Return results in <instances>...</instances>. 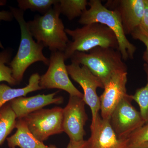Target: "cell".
Masks as SVG:
<instances>
[{
    "mask_svg": "<svg viewBox=\"0 0 148 148\" xmlns=\"http://www.w3.org/2000/svg\"><path fill=\"white\" fill-rule=\"evenodd\" d=\"M58 2L42 16L37 15L27 22L32 37L37 42L49 48L52 51L64 52L69 41L64 23L60 18Z\"/></svg>",
    "mask_w": 148,
    "mask_h": 148,
    "instance_id": "1",
    "label": "cell"
},
{
    "mask_svg": "<svg viewBox=\"0 0 148 148\" xmlns=\"http://www.w3.org/2000/svg\"><path fill=\"white\" fill-rule=\"evenodd\" d=\"M72 38L64 51L65 60L71 58L76 51L86 52L97 47L111 48L119 50L116 36L110 28L98 23L84 25L75 30L65 29Z\"/></svg>",
    "mask_w": 148,
    "mask_h": 148,
    "instance_id": "2",
    "label": "cell"
},
{
    "mask_svg": "<svg viewBox=\"0 0 148 148\" xmlns=\"http://www.w3.org/2000/svg\"><path fill=\"white\" fill-rule=\"evenodd\" d=\"M70 59L71 62L87 67L104 86L115 73L127 71L119 51L111 48L95 47L88 53L76 51Z\"/></svg>",
    "mask_w": 148,
    "mask_h": 148,
    "instance_id": "3",
    "label": "cell"
},
{
    "mask_svg": "<svg viewBox=\"0 0 148 148\" xmlns=\"http://www.w3.org/2000/svg\"><path fill=\"white\" fill-rule=\"evenodd\" d=\"M11 10L21 30V41L18 51L10 63L12 77L19 84L23 79L24 73L29 66L39 61L49 66V59L43 53L44 46L36 42L30 34L27 22L24 19V12L19 9L13 8H12Z\"/></svg>",
    "mask_w": 148,
    "mask_h": 148,
    "instance_id": "4",
    "label": "cell"
},
{
    "mask_svg": "<svg viewBox=\"0 0 148 148\" xmlns=\"http://www.w3.org/2000/svg\"><path fill=\"white\" fill-rule=\"evenodd\" d=\"M88 5L90 8L83 13L79 20V23L84 26L93 23L106 25L116 36L119 51L123 61L133 59L137 48L127 39L118 13L107 8L100 0H90Z\"/></svg>",
    "mask_w": 148,
    "mask_h": 148,
    "instance_id": "5",
    "label": "cell"
},
{
    "mask_svg": "<svg viewBox=\"0 0 148 148\" xmlns=\"http://www.w3.org/2000/svg\"><path fill=\"white\" fill-rule=\"evenodd\" d=\"M63 117V108L56 107L50 109H41L22 119L32 135L43 142L51 135L64 132Z\"/></svg>",
    "mask_w": 148,
    "mask_h": 148,
    "instance_id": "6",
    "label": "cell"
},
{
    "mask_svg": "<svg viewBox=\"0 0 148 148\" xmlns=\"http://www.w3.org/2000/svg\"><path fill=\"white\" fill-rule=\"evenodd\" d=\"M65 61L64 52H51L47 71L40 76V86L42 89H61L68 92L70 95L83 98V94L73 84L69 78Z\"/></svg>",
    "mask_w": 148,
    "mask_h": 148,
    "instance_id": "7",
    "label": "cell"
},
{
    "mask_svg": "<svg viewBox=\"0 0 148 148\" xmlns=\"http://www.w3.org/2000/svg\"><path fill=\"white\" fill-rule=\"evenodd\" d=\"M66 68L72 79L82 88L84 91L83 99L91 110V124H93L101 108L100 97L97 94V89L98 88H104V85L86 66H80L79 64L71 62V64L66 66Z\"/></svg>",
    "mask_w": 148,
    "mask_h": 148,
    "instance_id": "8",
    "label": "cell"
},
{
    "mask_svg": "<svg viewBox=\"0 0 148 148\" xmlns=\"http://www.w3.org/2000/svg\"><path fill=\"white\" fill-rule=\"evenodd\" d=\"M132 95H127L119 103L111 114L110 121L118 137L127 139L130 134L145 124L138 112L131 104Z\"/></svg>",
    "mask_w": 148,
    "mask_h": 148,
    "instance_id": "9",
    "label": "cell"
},
{
    "mask_svg": "<svg viewBox=\"0 0 148 148\" xmlns=\"http://www.w3.org/2000/svg\"><path fill=\"white\" fill-rule=\"evenodd\" d=\"M86 103L83 98L70 95L67 106L63 109V131L70 140L80 142L84 140V127L88 120Z\"/></svg>",
    "mask_w": 148,
    "mask_h": 148,
    "instance_id": "10",
    "label": "cell"
},
{
    "mask_svg": "<svg viewBox=\"0 0 148 148\" xmlns=\"http://www.w3.org/2000/svg\"><path fill=\"white\" fill-rule=\"evenodd\" d=\"M127 71L114 73L104 86V90L100 97L101 116L110 120L114 110L128 94L126 90Z\"/></svg>",
    "mask_w": 148,
    "mask_h": 148,
    "instance_id": "11",
    "label": "cell"
},
{
    "mask_svg": "<svg viewBox=\"0 0 148 148\" xmlns=\"http://www.w3.org/2000/svg\"><path fill=\"white\" fill-rule=\"evenodd\" d=\"M105 6L119 14L125 35H131L140 26L143 19L145 0L108 1Z\"/></svg>",
    "mask_w": 148,
    "mask_h": 148,
    "instance_id": "12",
    "label": "cell"
},
{
    "mask_svg": "<svg viewBox=\"0 0 148 148\" xmlns=\"http://www.w3.org/2000/svg\"><path fill=\"white\" fill-rule=\"evenodd\" d=\"M91 135L89 148H126L127 139H121L114 131L110 120L104 119L98 114L95 122L90 125Z\"/></svg>",
    "mask_w": 148,
    "mask_h": 148,
    "instance_id": "13",
    "label": "cell"
},
{
    "mask_svg": "<svg viewBox=\"0 0 148 148\" xmlns=\"http://www.w3.org/2000/svg\"><path fill=\"white\" fill-rule=\"evenodd\" d=\"M58 92L57 91L47 95L38 94L32 97L22 96L13 99L8 103L16 119H21L29 114L43 109L45 106L53 104L60 105L63 103V97H55Z\"/></svg>",
    "mask_w": 148,
    "mask_h": 148,
    "instance_id": "14",
    "label": "cell"
},
{
    "mask_svg": "<svg viewBox=\"0 0 148 148\" xmlns=\"http://www.w3.org/2000/svg\"><path fill=\"white\" fill-rule=\"evenodd\" d=\"M16 132L7 138L10 148H58L54 145H46L35 138L30 131L23 119H17L15 125Z\"/></svg>",
    "mask_w": 148,
    "mask_h": 148,
    "instance_id": "15",
    "label": "cell"
},
{
    "mask_svg": "<svg viewBox=\"0 0 148 148\" xmlns=\"http://www.w3.org/2000/svg\"><path fill=\"white\" fill-rule=\"evenodd\" d=\"M40 79V76L38 73L32 74L29 84L22 88H12L4 84H0V108L13 99L25 97L29 92L42 89L39 85Z\"/></svg>",
    "mask_w": 148,
    "mask_h": 148,
    "instance_id": "16",
    "label": "cell"
},
{
    "mask_svg": "<svg viewBox=\"0 0 148 148\" xmlns=\"http://www.w3.org/2000/svg\"><path fill=\"white\" fill-rule=\"evenodd\" d=\"M16 119L9 103H6L0 108V146L15 128Z\"/></svg>",
    "mask_w": 148,
    "mask_h": 148,
    "instance_id": "17",
    "label": "cell"
},
{
    "mask_svg": "<svg viewBox=\"0 0 148 148\" xmlns=\"http://www.w3.org/2000/svg\"><path fill=\"white\" fill-rule=\"evenodd\" d=\"M88 3L87 0H59L58 5L61 13L71 21L82 15Z\"/></svg>",
    "mask_w": 148,
    "mask_h": 148,
    "instance_id": "18",
    "label": "cell"
},
{
    "mask_svg": "<svg viewBox=\"0 0 148 148\" xmlns=\"http://www.w3.org/2000/svg\"><path fill=\"white\" fill-rule=\"evenodd\" d=\"M144 69L147 76V83L145 86L138 88L134 95H132V100L139 106L140 113L143 120L148 123V65L144 64Z\"/></svg>",
    "mask_w": 148,
    "mask_h": 148,
    "instance_id": "19",
    "label": "cell"
},
{
    "mask_svg": "<svg viewBox=\"0 0 148 148\" xmlns=\"http://www.w3.org/2000/svg\"><path fill=\"white\" fill-rule=\"evenodd\" d=\"M58 0H18V6L19 9L24 12L30 10L33 12H38L45 14Z\"/></svg>",
    "mask_w": 148,
    "mask_h": 148,
    "instance_id": "20",
    "label": "cell"
},
{
    "mask_svg": "<svg viewBox=\"0 0 148 148\" xmlns=\"http://www.w3.org/2000/svg\"><path fill=\"white\" fill-rule=\"evenodd\" d=\"M11 52L9 50L0 52V82H6L12 86L18 84L12 75V70L5 64L10 61Z\"/></svg>",
    "mask_w": 148,
    "mask_h": 148,
    "instance_id": "21",
    "label": "cell"
},
{
    "mask_svg": "<svg viewBox=\"0 0 148 148\" xmlns=\"http://www.w3.org/2000/svg\"><path fill=\"white\" fill-rule=\"evenodd\" d=\"M126 148L148 145V123L135 130L127 138Z\"/></svg>",
    "mask_w": 148,
    "mask_h": 148,
    "instance_id": "22",
    "label": "cell"
},
{
    "mask_svg": "<svg viewBox=\"0 0 148 148\" xmlns=\"http://www.w3.org/2000/svg\"><path fill=\"white\" fill-rule=\"evenodd\" d=\"M131 35L133 38L139 40L145 46L146 50L143 53V60L146 62L145 64L148 65V37L140 32L138 28Z\"/></svg>",
    "mask_w": 148,
    "mask_h": 148,
    "instance_id": "23",
    "label": "cell"
},
{
    "mask_svg": "<svg viewBox=\"0 0 148 148\" xmlns=\"http://www.w3.org/2000/svg\"><path fill=\"white\" fill-rule=\"evenodd\" d=\"M138 29L148 37V0H145V8L143 19Z\"/></svg>",
    "mask_w": 148,
    "mask_h": 148,
    "instance_id": "24",
    "label": "cell"
},
{
    "mask_svg": "<svg viewBox=\"0 0 148 148\" xmlns=\"http://www.w3.org/2000/svg\"><path fill=\"white\" fill-rule=\"evenodd\" d=\"M66 148H89V145L88 140H84L80 142L70 140Z\"/></svg>",
    "mask_w": 148,
    "mask_h": 148,
    "instance_id": "25",
    "label": "cell"
},
{
    "mask_svg": "<svg viewBox=\"0 0 148 148\" xmlns=\"http://www.w3.org/2000/svg\"><path fill=\"white\" fill-rule=\"evenodd\" d=\"M14 18L11 12L7 11H0V21H11Z\"/></svg>",
    "mask_w": 148,
    "mask_h": 148,
    "instance_id": "26",
    "label": "cell"
},
{
    "mask_svg": "<svg viewBox=\"0 0 148 148\" xmlns=\"http://www.w3.org/2000/svg\"><path fill=\"white\" fill-rule=\"evenodd\" d=\"M126 148H148V146H140V147H135Z\"/></svg>",
    "mask_w": 148,
    "mask_h": 148,
    "instance_id": "27",
    "label": "cell"
}]
</instances>
